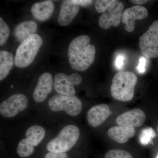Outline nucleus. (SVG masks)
Here are the masks:
<instances>
[{
    "instance_id": "obj_27",
    "label": "nucleus",
    "mask_w": 158,
    "mask_h": 158,
    "mask_svg": "<svg viewBox=\"0 0 158 158\" xmlns=\"http://www.w3.org/2000/svg\"><path fill=\"white\" fill-rule=\"evenodd\" d=\"M69 77L71 81L74 86L80 85L82 81L81 77L78 74L76 73H73L69 75Z\"/></svg>"
},
{
    "instance_id": "obj_24",
    "label": "nucleus",
    "mask_w": 158,
    "mask_h": 158,
    "mask_svg": "<svg viewBox=\"0 0 158 158\" xmlns=\"http://www.w3.org/2000/svg\"><path fill=\"white\" fill-rule=\"evenodd\" d=\"M114 2V0H98L95 2V7L99 13H104Z\"/></svg>"
},
{
    "instance_id": "obj_13",
    "label": "nucleus",
    "mask_w": 158,
    "mask_h": 158,
    "mask_svg": "<svg viewBox=\"0 0 158 158\" xmlns=\"http://www.w3.org/2000/svg\"><path fill=\"white\" fill-rule=\"evenodd\" d=\"M80 6L75 0H66L62 2L58 16L59 24L65 27L70 24L78 13Z\"/></svg>"
},
{
    "instance_id": "obj_32",
    "label": "nucleus",
    "mask_w": 158,
    "mask_h": 158,
    "mask_svg": "<svg viewBox=\"0 0 158 158\" xmlns=\"http://www.w3.org/2000/svg\"><path fill=\"white\" fill-rule=\"evenodd\" d=\"M156 158H158V155H157V157H156Z\"/></svg>"
},
{
    "instance_id": "obj_21",
    "label": "nucleus",
    "mask_w": 158,
    "mask_h": 158,
    "mask_svg": "<svg viewBox=\"0 0 158 158\" xmlns=\"http://www.w3.org/2000/svg\"><path fill=\"white\" fill-rule=\"evenodd\" d=\"M156 134L154 130L152 127H147L142 130L139 136V140L142 145H146L152 142Z\"/></svg>"
},
{
    "instance_id": "obj_14",
    "label": "nucleus",
    "mask_w": 158,
    "mask_h": 158,
    "mask_svg": "<svg viewBox=\"0 0 158 158\" xmlns=\"http://www.w3.org/2000/svg\"><path fill=\"white\" fill-rule=\"evenodd\" d=\"M74 86V85L71 81L69 76L62 73H57L55 76L54 87L59 94L74 96L76 93Z\"/></svg>"
},
{
    "instance_id": "obj_3",
    "label": "nucleus",
    "mask_w": 158,
    "mask_h": 158,
    "mask_svg": "<svg viewBox=\"0 0 158 158\" xmlns=\"http://www.w3.org/2000/svg\"><path fill=\"white\" fill-rule=\"evenodd\" d=\"M43 40L37 34L31 35L19 46L15 52L14 64L21 68L31 65L42 45Z\"/></svg>"
},
{
    "instance_id": "obj_8",
    "label": "nucleus",
    "mask_w": 158,
    "mask_h": 158,
    "mask_svg": "<svg viewBox=\"0 0 158 158\" xmlns=\"http://www.w3.org/2000/svg\"><path fill=\"white\" fill-rule=\"evenodd\" d=\"M123 10V3L120 1L114 0L109 9L100 16L99 27L103 30H107L112 26L118 27L121 22Z\"/></svg>"
},
{
    "instance_id": "obj_19",
    "label": "nucleus",
    "mask_w": 158,
    "mask_h": 158,
    "mask_svg": "<svg viewBox=\"0 0 158 158\" xmlns=\"http://www.w3.org/2000/svg\"><path fill=\"white\" fill-rule=\"evenodd\" d=\"M46 134L45 130L39 125L32 126L26 131L27 140L33 146H37L43 140Z\"/></svg>"
},
{
    "instance_id": "obj_1",
    "label": "nucleus",
    "mask_w": 158,
    "mask_h": 158,
    "mask_svg": "<svg viewBox=\"0 0 158 158\" xmlns=\"http://www.w3.org/2000/svg\"><path fill=\"white\" fill-rule=\"evenodd\" d=\"M88 35H81L72 40L68 48L69 62L74 70L84 71L94 62L96 50L90 44Z\"/></svg>"
},
{
    "instance_id": "obj_9",
    "label": "nucleus",
    "mask_w": 158,
    "mask_h": 158,
    "mask_svg": "<svg viewBox=\"0 0 158 158\" xmlns=\"http://www.w3.org/2000/svg\"><path fill=\"white\" fill-rule=\"evenodd\" d=\"M146 8L141 6H135L128 8L123 11L122 22L125 25V29L128 32H132L135 28V23L137 20H142L148 16Z\"/></svg>"
},
{
    "instance_id": "obj_30",
    "label": "nucleus",
    "mask_w": 158,
    "mask_h": 158,
    "mask_svg": "<svg viewBox=\"0 0 158 158\" xmlns=\"http://www.w3.org/2000/svg\"><path fill=\"white\" fill-rule=\"evenodd\" d=\"M131 2L134 3V4H136V5H141L147 2L148 1H143V0H135V1H134V0H133V1H131Z\"/></svg>"
},
{
    "instance_id": "obj_28",
    "label": "nucleus",
    "mask_w": 158,
    "mask_h": 158,
    "mask_svg": "<svg viewBox=\"0 0 158 158\" xmlns=\"http://www.w3.org/2000/svg\"><path fill=\"white\" fill-rule=\"evenodd\" d=\"M125 58L123 55H118L115 61V66L117 69H120L124 64Z\"/></svg>"
},
{
    "instance_id": "obj_5",
    "label": "nucleus",
    "mask_w": 158,
    "mask_h": 158,
    "mask_svg": "<svg viewBox=\"0 0 158 158\" xmlns=\"http://www.w3.org/2000/svg\"><path fill=\"white\" fill-rule=\"evenodd\" d=\"M48 106L52 112L64 111L70 116H76L81 113L82 104L76 96H65L56 94L52 96L48 101Z\"/></svg>"
},
{
    "instance_id": "obj_7",
    "label": "nucleus",
    "mask_w": 158,
    "mask_h": 158,
    "mask_svg": "<svg viewBox=\"0 0 158 158\" xmlns=\"http://www.w3.org/2000/svg\"><path fill=\"white\" fill-rule=\"evenodd\" d=\"M27 97L22 94H16L9 97L0 105V113L3 117L11 118L27 109L28 106Z\"/></svg>"
},
{
    "instance_id": "obj_10",
    "label": "nucleus",
    "mask_w": 158,
    "mask_h": 158,
    "mask_svg": "<svg viewBox=\"0 0 158 158\" xmlns=\"http://www.w3.org/2000/svg\"><path fill=\"white\" fill-rule=\"evenodd\" d=\"M146 120L145 113L139 109H133L122 113L116 118L118 125L133 128L140 127Z\"/></svg>"
},
{
    "instance_id": "obj_4",
    "label": "nucleus",
    "mask_w": 158,
    "mask_h": 158,
    "mask_svg": "<svg viewBox=\"0 0 158 158\" xmlns=\"http://www.w3.org/2000/svg\"><path fill=\"white\" fill-rule=\"evenodd\" d=\"M80 135L77 127L68 125L60 131L56 137L49 141L47 149L51 152H66L76 144Z\"/></svg>"
},
{
    "instance_id": "obj_23",
    "label": "nucleus",
    "mask_w": 158,
    "mask_h": 158,
    "mask_svg": "<svg viewBox=\"0 0 158 158\" xmlns=\"http://www.w3.org/2000/svg\"><path fill=\"white\" fill-rule=\"evenodd\" d=\"M104 158H133L132 156L126 151L121 149H112L105 155Z\"/></svg>"
},
{
    "instance_id": "obj_25",
    "label": "nucleus",
    "mask_w": 158,
    "mask_h": 158,
    "mask_svg": "<svg viewBox=\"0 0 158 158\" xmlns=\"http://www.w3.org/2000/svg\"><path fill=\"white\" fill-rule=\"evenodd\" d=\"M44 158H69L68 155L65 152H49L46 154Z\"/></svg>"
},
{
    "instance_id": "obj_11",
    "label": "nucleus",
    "mask_w": 158,
    "mask_h": 158,
    "mask_svg": "<svg viewBox=\"0 0 158 158\" xmlns=\"http://www.w3.org/2000/svg\"><path fill=\"white\" fill-rule=\"evenodd\" d=\"M53 80L52 76L49 73H44L40 76L37 86L33 92V98L38 103L46 99L52 90Z\"/></svg>"
},
{
    "instance_id": "obj_2",
    "label": "nucleus",
    "mask_w": 158,
    "mask_h": 158,
    "mask_svg": "<svg viewBox=\"0 0 158 158\" xmlns=\"http://www.w3.org/2000/svg\"><path fill=\"white\" fill-rule=\"evenodd\" d=\"M138 81V77L132 72L117 73L112 80L110 88L111 95L120 101H130L134 97L135 88Z\"/></svg>"
},
{
    "instance_id": "obj_6",
    "label": "nucleus",
    "mask_w": 158,
    "mask_h": 158,
    "mask_svg": "<svg viewBox=\"0 0 158 158\" xmlns=\"http://www.w3.org/2000/svg\"><path fill=\"white\" fill-rule=\"evenodd\" d=\"M139 47L145 58L158 57V20H155L139 38Z\"/></svg>"
},
{
    "instance_id": "obj_15",
    "label": "nucleus",
    "mask_w": 158,
    "mask_h": 158,
    "mask_svg": "<svg viewBox=\"0 0 158 158\" xmlns=\"http://www.w3.org/2000/svg\"><path fill=\"white\" fill-rule=\"evenodd\" d=\"M55 5L51 1H45L35 3L31 8L33 16L39 21L47 20L53 12Z\"/></svg>"
},
{
    "instance_id": "obj_20",
    "label": "nucleus",
    "mask_w": 158,
    "mask_h": 158,
    "mask_svg": "<svg viewBox=\"0 0 158 158\" xmlns=\"http://www.w3.org/2000/svg\"><path fill=\"white\" fill-rule=\"evenodd\" d=\"M16 151L18 155L21 157H27L34 152V146L31 144L26 138H24L19 143Z\"/></svg>"
},
{
    "instance_id": "obj_22",
    "label": "nucleus",
    "mask_w": 158,
    "mask_h": 158,
    "mask_svg": "<svg viewBox=\"0 0 158 158\" xmlns=\"http://www.w3.org/2000/svg\"><path fill=\"white\" fill-rule=\"evenodd\" d=\"M10 34L9 26L2 17H0V45L6 44Z\"/></svg>"
},
{
    "instance_id": "obj_16",
    "label": "nucleus",
    "mask_w": 158,
    "mask_h": 158,
    "mask_svg": "<svg viewBox=\"0 0 158 158\" xmlns=\"http://www.w3.org/2000/svg\"><path fill=\"white\" fill-rule=\"evenodd\" d=\"M135 128L118 126L113 127L108 130V135L113 141L119 144H123L135 136Z\"/></svg>"
},
{
    "instance_id": "obj_17",
    "label": "nucleus",
    "mask_w": 158,
    "mask_h": 158,
    "mask_svg": "<svg viewBox=\"0 0 158 158\" xmlns=\"http://www.w3.org/2000/svg\"><path fill=\"white\" fill-rule=\"evenodd\" d=\"M37 30V23L33 20L25 21L20 23L15 28L14 37L19 42L22 43L35 34Z\"/></svg>"
},
{
    "instance_id": "obj_18",
    "label": "nucleus",
    "mask_w": 158,
    "mask_h": 158,
    "mask_svg": "<svg viewBox=\"0 0 158 158\" xmlns=\"http://www.w3.org/2000/svg\"><path fill=\"white\" fill-rule=\"evenodd\" d=\"M14 64L13 54L6 51L0 52V81L8 76Z\"/></svg>"
},
{
    "instance_id": "obj_12",
    "label": "nucleus",
    "mask_w": 158,
    "mask_h": 158,
    "mask_svg": "<svg viewBox=\"0 0 158 158\" xmlns=\"http://www.w3.org/2000/svg\"><path fill=\"white\" fill-rule=\"evenodd\" d=\"M112 114L109 106L106 104L96 105L90 108L87 115L89 124L94 127L102 124Z\"/></svg>"
},
{
    "instance_id": "obj_29",
    "label": "nucleus",
    "mask_w": 158,
    "mask_h": 158,
    "mask_svg": "<svg viewBox=\"0 0 158 158\" xmlns=\"http://www.w3.org/2000/svg\"><path fill=\"white\" fill-rule=\"evenodd\" d=\"M75 1L79 6H81L82 7H86L90 6L93 2V1L90 0H75Z\"/></svg>"
},
{
    "instance_id": "obj_31",
    "label": "nucleus",
    "mask_w": 158,
    "mask_h": 158,
    "mask_svg": "<svg viewBox=\"0 0 158 158\" xmlns=\"http://www.w3.org/2000/svg\"><path fill=\"white\" fill-rule=\"evenodd\" d=\"M157 131H158V125L157 126Z\"/></svg>"
},
{
    "instance_id": "obj_26",
    "label": "nucleus",
    "mask_w": 158,
    "mask_h": 158,
    "mask_svg": "<svg viewBox=\"0 0 158 158\" xmlns=\"http://www.w3.org/2000/svg\"><path fill=\"white\" fill-rule=\"evenodd\" d=\"M139 64L137 66V70L140 73H143L146 71L145 67H146V59L145 57H141L139 60Z\"/></svg>"
}]
</instances>
